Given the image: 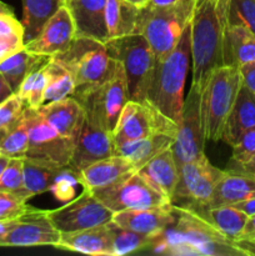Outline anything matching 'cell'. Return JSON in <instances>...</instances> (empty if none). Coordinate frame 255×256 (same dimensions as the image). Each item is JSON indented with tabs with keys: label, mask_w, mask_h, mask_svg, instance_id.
Returning <instances> with one entry per match:
<instances>
[{
	"label": "cell",
	"mask_w": 255,
	"mask_h": 256,
	"mask_svg": "<svg viewBox=\"0 0 255 256\" xmlns=\"http://www.w3.org/2000/svg\"><path fill=\"white\" fill-rule=\"evenodd\" d=\"M2 12H12V9L9 6V5L5 4L4 2L0 0V14H2Z\"/></svg>",
	"instance_id": "db71d44e"
},
{
	"label": "cell",
	"mask_w": 255,
	"mask_h": 256,
	"mask_svg": "<svg viewBox=\"0 0 255 256\" xmlns=\"http://www.w3.org/2000/svg\"><path fill=\"white\" fill-rule=\"evenodd\" d=\"M25 108L26 104L16 92L4 100L0 104V129H4L19 122L24 115Z\"/></svg>",
	"instance_id": "60d3db41"
},
{
	"label": "cell",
	"mask_w": 255,
	"mask_h": 256,
	"mask_svg": "<svg viewBox=\"0 0 255 256\" xmlns=\"http://www.w3.org/2000/svg\"><path fill=\"white\" fill-rule=\"evenodd\" d=\"M232 206L242 210V212H245L248 216L254 215L255 214V198H252V199H249V200H245V202H238V204H234Z\"/></svg>",
	"instance_id": "bcb514c9"
},
{
	"label": "cell",
	"mask_w": 255,
	"mask_h": 256,
	"mask_svg": "<svg viewBox=\"0 0 255 256\" xmlns=\"http://www.w3.org/2000/svg\"><path fill=\"white\" fill-rule=\"evenodd\" d=\"M60 234L62 232L50 220L48 210H40L32 206L18 218L12 229L0 242V248H56Z\"/></svg>",
	"instance_id": "2e32d148"
},
{
	"label": "cell",
	"mask_w": 255,
	"mask_h": 256,
	"mask_svg": "<svg viewBox=\"0 0 255 256\" xmlns=\"http://www.w3.org/2000/svg\"><path fill=\"white\" fill-rule=\"evenodd\" d=\"M25 30L22 22L14 16V12L0 14V40L25 45Z\"/></svg>",
	"instance_id": "f35d334b"
},
{
	"label": "cell",
	"mask_w": 255,
	"mask_h": 256,
	"mask_svg": "<svg viewBox=\"0 0 255 256\" xmlns=\"http://www.w3.org/2000/svg\"><path fill=\"white\" fill-rule=\"evenodd\" d=\"M18 219V218H16ZM16 219H12V220H2L0 222V242L4 240V238L6 236L8 232H10V230L12 229V226H14L15 222H16Z\"/></svg>",
	"instance_id": "681fc988"
},
{
	"label": "cell",
	"mask_w": 255,
	"mask_h": 256,
	"mask_svg": "<svg viewBox=\"0 0 255 256\" xmlns=\"http://www.w3.org/2000/svg\"><path fill=\"white\" fill-rule=\"evenodd\" d=\"M242 85L240 69L224 65L214 70L200 94L202 132L208 142L222 140L225 122Z\"/></svg>",
	"instance_id": "5b68a950"
},
{
	"label": "cell",
	"mask_w": 255,
	"mask_h": 256,
	"mask_svg": "<svg viewBox=\"0 0 255 256\" xmlns=\"http://www.w3.org/2000/svg\"><path fill=\"white\" fill-rule=\"evenodd\" d=\"M12 94H14V92H12V89L10 88L9 82H8L6 79L0 74V104Z\"/></svg>",
	"instance_id": "7dc6e473"
},
{
	"label": "cell",
	"mask_w": 255,
	"mask_h": 256,
	"mask_svg": "<svg viewBox=\"0 0 255 256\" xmlns=\"http://www.w3.org/2000/svg\"><path fill=\"white\" fill-rule=\"evenodd\" d=\"M48 62L32 70L24 79L16 94L25 102L26 106L38 109L44 104V94L49 82Z\"/></svg>",
	"instance_id": "d590c367"
},
{
	"label": "cell",
	"mask_w": 255,
	"mask_h": 256,
	"mask_svg": "<svg viewBox=\"0 0 255 256\" xmlns=\"http://www.w3.org/2000/svg\"><path fill=\"white\" fill-rule=\"evenodd\" d=\"M255 129V94L242 85L235 104L225 122L222 140L232 146L248 130Z\"/></svg>",
	"instance_id": "d4e9b609"
},
{
	"label": "cell",
	"mask_w": 255,
	"mask_h": 256,
	"mask_svg": "<svg viewBox=\"0 0 255 256\" xmlns=\"http://www.w3.org/2000/svg\"><path fill=\"white\" fill-rule=\"evenodd\" d=\"M135 172L129 160L114 154L84 168L79 174V182L84 189L95 190L115 184Z\"/></svg>",
	"instance_id": "603a6c76"
},
{
	"label": "cell",
	"mask_w": 255,
	"mask_h": 256,
	"mask_svg": "<svg viewBox=\"0 0 255 256\" xmlns=\"http://www.w3.org/2000/svg\"><path fill=\"white\" fill-rule=\"evenodd\" d=\"M112 222L124 229L132 230L152 238H158L175 222L172 204L149 209L122 210L114 212Z\"/></svg>",
	"instance_id": "ac0fdd59"
},
{
	"label": "cell",
	"mask_w": 255,
	"mask_h": 256,
	"mask_svg": "<svg viewBox=\"0 0 255 256\" xmlns=\"http://www.w3.org/2000/svg\"><path fill=\"white\" fill-rule=\"evenodd\" d=\"M25 196L14 192H0V222L16 219L30 209Z\"/></svg>",
	"instance_id": "74e56055"
},
{
	"label": "cell",
	"mask_w": 255,
	"mask_h": 256,
	"mask_svg": "<svg viewBox=\"0 0 255 256\" xmlns=\"http://www.w3.org/2000/svg\"><path fill=\"white\" fill-rule=\"evenodd\" d=\"M75 39L74 20L65 4L45 22L34 39L25 42L24 48L34 54L52 58L66 52Z\"/></svg>",
	"instance_id": "e0dca14e"
},
{
	"label": "cell",
	"mask_w": 255,
	"mask_h": 256,
	"mask_svg": "<svg viewBox=\"0 0 255 256\" xmlns=\"http://www.w3.org/2000/svg\"><path fill=\"white\" fill-rule=\"evenodd\" d=\"M224 172L225 170L214 166L205 154L192 162H184L179 166V179L172 204L184 202L185 204L180 205L195 208L209 206L215 188L224 175Z\"/></svg>",
	"instance_id": "9c48e42d"
},
{
	"label": "cell",
	"mask_w": 255,
	"mask_h": 256,
	"mask_svg": "<svg viewBox=\"0 0 255 256\" xmlns=\"http://www.w3.org/2000/svg\"><path fill=\"white\" fill-rule=\"evenodd\" d=\"M174 139L175 138L172 135L155 134L152 136L142 138V139L130 140L122 144L115 145V154L129 160L138 172L152 158L172 148Z\"/></svg>",
	"instance_id": "4316f807"
},
{
	"label": "cell",
	"mask_w": 255,
	"mask_h": 256,
	"mask_svg": "<svg viewBox=\"0 0 255 256\" xmlns=\"http://www.w3.org/2000/svg\"><path fill=\"white\" fill-rule=\"evenodd\" d=\"M182 2V0H149L146 5L152 8H169L180 4Z\"/></svg>",
	"instance_id": "c3c4849f"
},
{
	"label": "cell",
	"mask_w": 255,
	"mask_h": 256,
	"mask_svg": "<svg viewBox=\"0 0 255 256\" xmlns=\"http://www.w3.org/2000/svg\"><path fill=\"white\" fill-rule=\"evenodd\" d=\"M112 59L119 62L128 80L130 100L146 102L156 56L142 35L130 34L104 42Z\"/></svg>",
	"instance_id": "52a82bcc"
},
{
	"label": "cell",
	"mask_w": 255,
	"mask_h": 256,
	"mask_svg": "<svg viewBox=\"0 0 255 256\" xmlns=\"http://www.w3.org/2000/svg\"><path fill=\"white\" fill-rule=\"evenodd\" d=\"M29 149V132L22 119L10 126L0 129V154L9 158H25Z\"/></svg>",
	"instance_id": "e575fe53"
},
{
	"label": "cell",
	"mask_w": 255,
	"mask_h": 256,
	"mask_svg": "<svg viewBox=\"0 0 255 256\" xmlns=\"http://www.w3.org/2000/svg\"><path fill=\"white\" fill-rule=\"evenodd\" d=\"M42 118L60 135L75 140L85 120V109L75 98L68 96L38 108Z\"/></svg>",
	"instance_id": "ffe728a7"
},
{
	"label": "cell",
	"mask_w": 255,
	"mask_h": 256,
	"mask_svg": "<svg viewBox=\"0 0 255 256\" xmlns=\"http://www.w3.org/2000/svg\"><path fill=\"white\" fill-rule=\"evenodd\" d=\"M22 2L24 38L28 42L42 32L45 22L66 4V0H22Z\"/></svg>",
	"instance_id": "1f68e13d"
},
{
	"label": "cell",
	"mask_w": 255,
	"mask_h": 256,
	"mask_svg": "<svg viewBox=\"0 0 255 256\" xmlns=\"http://www.w3.org/2000/svg\"><path fill=\"white\" fill-rule=\"evenodd\" d=\"M138 174L166 202H172L175 188L179 179V168L174 159L172 148L152 158L138 170Z\"/></svg>",
	"instance_id": "44dd1931"
},
{
	"label": "cell",
	"mask_w": 255,
	"mask_h": 256,
	"mask_svg": "<svg viewBox=\"0 0 255 256\" xmlns=\"http://www.w3.org/2000/svg\"><path fill=\"white\" fill-rule=\"evenodd\" d=\"M232 148V160L235 166H240L249 162L255 155V129L244 132Z\"/></svg>",
	"instance_id": "b9f144b4"
},
{
	"label": "cell",
	"mask_w": 255,
	"mask_h": 256,
	"mask_svg": "<svg viewBox=\"0 0 255 256\" xmlns=\"http://www.w3.org/2000/svg\"><path fill=\"white\" fill-rule=\"evenodd\" d=\"M252 198H255V176L238 169L225 170L215 188L209 206L234 205Z\"/></svg>",
	"instance_id": "cb8c5ba5"
},
{
	"label": "cell",
	"mask_w": 255,
	"mask_h": 256,
	"mask_svg": "<svg viewBox=\"0 0 255 256\" xmlns=\"http://www.w3.org/2000/svg\"><path fill=\"white\" fill-rule=\"evenodd\" d=\"M229 22H242L255 35V0H230Z\"/></svg>",
	"instance_id": "ab89813d"
},
{
	"label": "cell",
	"mask_w": 255,
	"mask_h": 256,
	"mask_svg": "<svg viewBox=\"0 0 255 256\" xmlns=\"http://www.w3.org/2000/svg\"><path fill=\"white\" fill-rule=\"evenodd\" d=\"M195 208V206H192ZM205 218L232 242H238L242 229L246 224L248 215L232 205H220V206L196 208Z\"/></svg>",
	"instance_id": "4dcf8cb0"
},
{
	"label": "cell",
	"mask_w": 255,
	"mask_h": 256,
	"mask_svg": "<svg viewBox=\"0 0 255 256\" xmlns=\"http://www.w3.org/2000/svg\"><path fill=\"white\" fill-rule=\"evenodd\" d=\"M92 192L112 212L122 210L149 209L172 204L166 202L159 192L152 189L138 174V172L109 186L92 190Z\"/></svg>",
	"instance_id": "8fae6325"
},
{
	"label": "cell",
	"mask_w": 255,
	"mask_h": 256,
	"mask_svg": "<svg viewBox=\"0 0 255 256\" xmlns=\"http://www.w3.org/2000/svg\"><path fill=\"white\" fill-rule=\"evenodd\" d=\"M230 0H195L190 19L192 86L199 94L214 70L224 66L225 32L229 25Z\"/></svg>",
	"instance_id": "7a4b0ae2"
},
{
	"label": "cell",
	"mask_w": 255,
	"mask_h": 256,
	"mask_svg": "<svg viewBox=\"0 0 255 256\" xmlns=\"http://www.w3.org/2000/svg\"><path fill=\"white\" fill-rule=\"evenodd\" d=\"M25 45H19V44H14V42H2L0 40V62H4L5 59L12 55L14 52H19L24 48Z\"/></svg>",
	"instance_id": "f6af8a7d"
},
{
	"label": "cell",
	"mask_w": 255,
	"mask_h": 256,
	"mask_svg": "<svg viewBox=\"0 0 255 256\" xmlns=\"http://www.w3.org/2000/svg\"><path fill=\"white\" fill-rule=\"evenodd\" d=\"M9 160H10L9 156H5V155L0 154V176H2V172H4V169L6 168Z\"/></svg>",
	"instance_id": "816d5d0a"
},
{
	"label": "cell",
	"mask_w": 255,
	"mask_h": 256,
	"mask_svg": "<svg viewBox=\"0 0 255 256\" xmlns=\"http://www.w3.org/2000/svg\"><path fill=\"white\" fill-rule=\"evenodd\" d=\"M178 124L165 116L152 102L129 100L122 109L116 128L112 132L114 144L142 139L155 134H168L175 138Z\"/></svg>",
	"instance_id": "ba28073f"
},
{
	"label": "cell",
	"mask_w": 255,
	"mask_h": 256,
	"mask_svg": "<svg viewBox=\"0 0 255 256\" xmlns=\"http://www.w3.org/2000/svg\"><path fill=\"white\" fill-rule=\"evenodd\" d=\"M252 240H255V214L250 215L248 218L246 224H245L242 235H240L239 240H238V244H246V242H252Z\"/></svg>",
	"instance_id": "ee69618b"
},
{
	"label": "cell",
	"mask_w": 255,
	"mask_h": 256,
	"mask_svg": "<svg viewBox=\"0 0 255 256\" xmlns=\"http://www.w3.org/2000/svg\"><path fill=\"white\" fill-rule=\"evenodd\" d=\"M232 169H238V170H240V172H246V174L255 176V155L248 162H245V164L240 165V166L232 168Z\"/></svg>",
	"instance_id": "f907efd6"
},
{
	"label": "cell",
	"mask_w": 255,
	"mask_h": 256,
	"mask_svg": "<svg viewBox=\"0 0 255 256\" xmlns=\"http://www.w3.org/2000/svg\"><path fill=\"white\" fill-rule=\"evenodd\" d=\"M108 0H66V6L74 20L76 38H89L108 42L105 9Z\"/></svg>",
	"instance_id": "d6986e66"
},
{
	"label": "cell",
	"mask_w": 255,
	"mask_h": 256,
	"mask_svg": "<svg viewBox=\"0 0 255 256\" xmlns=\"http://www.w3.org/2000/svg\"><path fill=\"white\" fill-rule=\"evenodd\" d=\"M175 222L152 244L154 252L169 255L252 256L249 249L222 235L196 208L175 205Z\"/></svg>",
	"instance_id": "6da1fadb"
},
{
	"label": "cell",
	"mask_w": 255,
	"mask_h": 256,
	"mask_svg": "<svg viewBox=\"0 0 255 256\" xmlns=\"http://www.w3.org/2000/svg\"><path fill=\"white\" fill-rule=\"evenodd\" d=\"M49 60V56L34 54V52H28L25 48H22V50L14 52L8 59L0 62V74L6 79L12 92H16L25 78L32 70L46 64Z\"/></svg>",
	"instance_id": "f546056e"
},
{
	"label": "cell",
	"mask_w": 255,
	"mask_h": 256,
	"mask_svg": "<svg viewBox=\"0 0 255 256\" xmlns=\"http://www.w3.org/2000/svg\"><path fill=\"white\" fill-rule=\"evenodd\" d=\"M195 0H182L169 8L144 6L138 18L136 32L152 46L156 60L169 54L190 24Z\"/></svg>",
	"instance_id": "8992f818"
},
{
	"label": "cell",
	"mask_w": 255,
	"mask_h": 256,
	"mask_svg": "<svg viewBox=\"0 0 255 256\" xmlns=\"http://www.w3.org/2000/svg\"><path fill=\"white\" fill-rule=\"evenodd\" d=\"M50 220L60 232L100 226L110 222L114 212L108 209L92 190L84 189L79 196L54 210H48Z\"/></svg>",
	"instance_id": "7c38bea8"
},
{
	"label": "cell",
	"mask_w": 255,
	"mask_h": 256,
	"mask_svg": "<svg viewBox=\"0 0 255 256\" xmlns=\"http://www.w3.org/2000/svg\"><path fill=\"white\" fill-rule=\"evenodd\" d=\"M56 249L92 256H112L109 222L78 232H62Z\"/></svg>",
	"instance_id": "7402d4cb"
},
{
	"label": "cell",
	"mask_w": 255,
	"mask_h": 256,
	"mask_svg": "<svg viewBox=\"0 0 255 256\" xmlns=\"http://www.w3.org/2000/svg\"><path fill=\"white\" fill-rule=\"evenodd\" d=\"M24 120L29 132V149L25 158L45 160L68 168L74 152L75 140L60 135L48 124L38 109L25 108Z\"/></svg>",
	"instance_id": "30bf717a"
},
{
	"label": "cell",
	"mask_w": 255,
	"mask_h": 256,
	"mask_svg": "<svg viewBox=\"0 0 255 256\" xmlns=\"http://www.w3.org/2000/svg\"><path fill=\"white\" fill-rule=\"evenodd\" d=\"M125 2H130V4H132L134 6L139 8V9H142V8L146 6V4L149 2V0H125Z\"/></svg>",
	"instance_id": "f5cc1de1"
},
{
	"label": "cell",
	"mask_w": 255,
	"mask_h": 256,
	"mask_svg": "<svg viewBox=\"0 0 255 256\" xmlns=\"http://www.w3.org/2000/svg\"><path fill=\"white\" fill-rule=\"evenodd\" d=\"M139 12V8L125 0H108L105 9L108 40L136 34Z\"/></svg>",
	"instance_id": "83f0119b"
},
{
	"label": "cell",
	"mask_w": 255,
	"mask_h": 256,
	"mask_svg": "<svg viewBox=\"0 0 255 256\" xmlns=\"http://www.w3.org/2000/svg\"><path fill=\"white\" fill-rule=\"evenodd\" d=\"M48 72H49V82L44 94V104L56 102L74 94V76L62 62L54 58H50L48 62Z\"/></svg>",
	"instance_id": "d6a6232c"
},
{
	"label": "cell",
	"mask_w": 255,
	"mask_h": 256,
	"mask_svg": "<svg viewBox=\"0 0 255 256\" xmlns=\"http://www.w3.org/2000/svg\"><path fill=\"white\" fill-rule=\"evenodd\" d=\"M24 158H10L6 168L0 176V192H14L30 199L24 189V168H22Z\"/></svg>",
	"instance_id": "8d00e7d4"
},
{
	"label": "cell",
	"mask_w": 255,
	"mask_h": 256,
	"mask_svg": "<svg viewBox=\"0 0 255 256\" xmlns=\"http://www.w3.org/2000/svg\"><path fill=\"white\" fill-rule=\"evenodd\" d=\"M225 65L242 66L255 62V35L242 22H229L225 32Z\"/></svg>",
	"instance_id": "484cf974"
},
{
	"label": "cell",
	"mask_w": 255,
	"mask_h": 256,
	"mask_svg": "<svg viewBox=\"0 0 255 256\" xmlns=\"http://www.w3.org/2000/svg\"><path fill=\"white\" fill-rule=\"evenodd\" d=\"M22 168H24V189L30 198L52 190L58 175L62 169H65L64 166H60L54 162L34 159V158H24Z\"/></svg>",
	"instance_id": "f1b7e54d"
},
{
	"label": "cell",
	"mask_w": 255,
	"mask_h": 256,
	"mask_svg": "<svg viewBox=\"0 0 255 256\" xmlns=\"http://www.w3.org/2000/svg\"><path fill=\"white\" fill-rule=\"evenodd\" d=\"M242 246L246 248V249H249L250 252L255 255V240H252V242H246V244H242Z\"/></svg>",
	"instance_id": "11a10c76"
},
{
	"label": "cell",
	"mask_w": 255,
	"mask_h": 256,
	"mask_svg": "<svg viewBox=\"0 0 255 256\" xmlns=\"http://www.w3.org/2000/svg\"><path fill=\"white\" fill-rule=\"evenodd\" d=\"M205 139L200 116V94L190 86L182 106V119L178 122V132L172 152L178 168L205 154Z\"/></svg>",
	"instance_id": "5bb4252c"
},
{
	"label": "cell",
	"mask_w": 255,
	"mask_h": 256,
	"mask_svg": "<svg viewBox=\"0 0 255 256\" xmlns=\"http://www.w3.org/2000/svg\"><path fill=\"white\" fill-rule=\"evenodd\" d=\"M192 66L190 24L182 32L176 46L156 60L150 80L146 100L174 122L182 119L185 102V82Z\"/></svg>",
	"instance_id": "3957f363"
},
{
	"label": "cell",
	"mask_w": 255,
	"mask_h": 256,
	"mask_svg": "<svg viewBox=\"0 0 255 256\" xmlns=\"http://www.w3.org/2000/svg\"><path fill=\"white\" fill-rule=\"evenodd\" d=\"M242 74V85L255 94V62L245 64L239 68Z\"/></svg>",
	"instance_id": "7bdbcfd3"
},
{
	"label": "cell",
	"mask_w": 255,
	"mask_h": 256,
	"mask_svg": "<svg viewBox=\"0 0 255 256\" xmlns=\"http://www.w3.org/2000/svg\"><path fill=\"white\" fill-rule=\"evenodd\" d=\"M109 226L112 232V256H124L148 249L152 246L155 240L154 238L148 236V235L118 226L112 222H109Z\"/></svg>",
	"instance_id": "836d02e7"
},
{
	"label": "cell",
	"mask_w": 255,
	"mask_h": 256,
	"mask_svg": "<svg viewBox=\"0 0 255 256\" xmlns=\"http://www.w3.org/2000/svg\"><path fill=\"white\" fill-rule=\"evenodd\" d=\"M85 110L99 118L109 132H114L122 109L130 100L128 80L122 64L118 62L112 76L94 92L76 99Z\"/></svg>",
	"instance_id": "4fadbf2b"
},
{
	"label": "cell",
	"mask_w": 255,
	"mask_h": 256,
	"mask_svg": "<svg viewBox=\"0 0 255 256\" xmlns=\"http://www.w3.org/2000/svg\"><path fill=\"white\" fill-rule=\"evenodd\" d=\"M52 58L62 62L74 76L75 90L72 96L75 99L104 85L112 76L118 65L104 42L89 38H76L66 52Z\"/></svg>",
	"instance_id": "277c9868"
},
{
	"label": "cell",
	"mask_w": 255,
	"mask_h": 256,
	"mask_svg": "<svg viewBox=\"0 0 255 256\" xmlns=\"http://www.w3.org/2000/svg\"><path fill=\"white\" fill-rule=\"evenodd\" d=\"M114 154L115 144L112 134L105 129L96 115L85 110V120L75 139L74 152L68 169L79 175L84 168Z\"/></svg>",
	"instance_id": "9a60e30c"
}]
</instances>
